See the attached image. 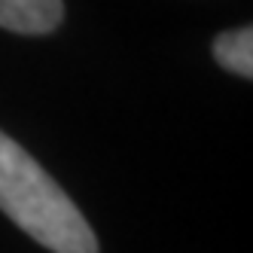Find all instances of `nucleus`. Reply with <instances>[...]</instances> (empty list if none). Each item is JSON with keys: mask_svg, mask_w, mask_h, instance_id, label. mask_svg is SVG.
Wrapping results in <instances>:
<instances>
[{"mask_svg": "<svg viewBox=\"0 0 253 253\" xmlns=\"http://www.w3.org/2000/svg\"><path fill=\"white\" fill-rule=\"evenodd\" d=\"M211 52H213L216 64L226 67L229 74L244 77V80L253 77V28L250 25L223 31L220 37L213 40Z\"/></svg>", "mask_w": 253, "mask_h": 253, "instance_id": "nucleus-3", "label": "nucleus"}, {"mask_svg": "<svg viewBox=\"0 0 253 253\" xmlns=\"http://www.w3.org/2000/svg\"><path fill=\"white\" fill-rule=\"evenodd\" d=\"M0 211L52 253H98L83 211L22 143L0 131Z\"/></svg>", "mask_w": 253, "mask_h": 253, "instance_id": "nucleus-1", "label": "nucleus"}, {"mask_svg": "<svg viewBox=\"0 0 253 253\" xmlns=\"http://www.w3.org/2000/svg\"><path fill=\"white\" fill-rule=\"evenodd\" d=\"M64 19L61 0H0V28L40 37L52 34Z\"/></svg>", "mask_w": 253, "mask_h": 253, "instance_id": "nucleus-2", "label": "nucleus"}]
</instances>
